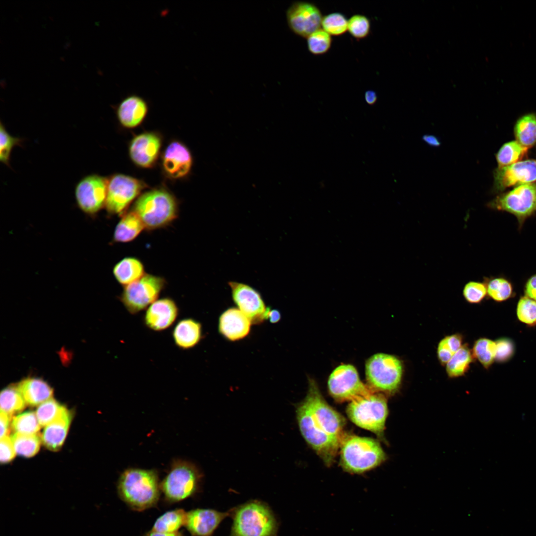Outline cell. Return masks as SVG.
<instances>
[{"instance_id":"obj_1","label":"cell","mask_w":536,"mask_h":536,"mask_svg":"<svg viewBox=\"0 0 536 536\" xmlns=\"http://www.w3.org/2000/svg\"><path fill=\"white\" fill-rule=\"evenodd\" d=\"M117 489L124 502L139 511L156 504L161 490L157 472L139 468L125 470L119 477Z\"/></svg>"},{"instance_id":"obj_2","label":"cell","mask_w":536,"mask_h":536,"mask_svg":"<svg viewBox=\"0 0 536 536\" xmlns=\"http://www.w3.org/2000/svg\"><path fill=\"white\" fill-rule=\"evenodd\" d=\"M339 449L340 465L350 473L369 470L383 463L387 458L380 443L370 438L344 435Z\"/></svg>"},{"instance_id":"obj_3","label":"cell","mask_w":536,"mask_h":536,"mask_svg":"<svg viewBox=\"0 0 536 536\" xmlns=\"http://www.w3.org/2000/svg\"><path fill=\"white\" fill-rule=\"evenodd\" d=\"M230 536H277L278 525L270 509L254 500L232 509Z\"/></svg>"},{"instance_id":"obj_4","label":"cell","mask_w":536,"mask_h":536,"mask_svg":"<svg viewBox=\"0 0 536 536\" xmlns=\"http://www.w3.org/2000/svg\"><path fill=\"white\" fill-rule=\"evenodd\" d=\"M133 211L142 221L145 228L154 230L169 225L178 215L174 197L163 190L147 192L135 201Z\"/></svg>"},{"instance_id":"obj_5","label":"cell","mask_w":536,"mask_h":536,"mask_svg":"<svg viewBox=\"0 0 536 536\" xmlns=\"http://www.w3.org/2000/svg\"><path fill=\"white\" fill-rule=\"evenodd\" d=\"M346 413L357 426L383 437L388 409L387 400L382 394L372 393L351 401Z\"/></svg>"},{"instance_id":"obj_6","label":"cell","mask_w":536,"mask_h":536,"mask_svg":"<svg viewBox=\"0 0 536 536\" xmlns=\"http://www.w3.org/2000/svg\"><path fill=\"white\" fill-rule=\"evenodd\" d=\"M367 382L373 391L393 395L400 388L402 376V365L396 356L378 353L366 363Z\"/></svg>"},{"instance_id":"obj_7","label":"cell","mask_w":536,"mask_h":536,"mask_svg":"<svg viewBox=\"0 0 536 536\" xmlns=\"http://www.w3.org/2000/svg\"><path fill=\"white\" fill-rule=\"evenodd\" d=\"M296 417L300 432L311 448L324 463L331 465L339 449L340 442L319 430L315 425L307 401L299 403L296 409Z\"/></svg>"},{"instance_id":"obj_8","label":"cell","mask_w":536,"mask_h":536,"mask_svg":"<svg viewBox=\"0 0 536 536\" xmlns=\"http://www.w3.org/2000/svg\"><path fill=\"white\" fill-rule=\"evenodd\" d=\"M487 206L514 215L521 228L526 220L536 213V182L519 185L501 194Z\"/></svg>"},{"instance_id":"obj_9","label":"cell","mask_w":536,"mask_h":536,"mask_svg":"<svg viewBox=\"0 0 536 536\" xmlns=\"http://www.w3.org/2000/svg\"><path fill=\"white\" fill-rule=\"evenodd\" d=\"M307 402L315 425L323 433L341 441L345 419L325 400L316 382L309 379V388L305 398Z\"/></svg>"},{"instance_id":"obj_10","label":"cell","mask_w":536,"mask_h":536,"mask_svg":"<svg viewBox=\"0 0 536 536\" xmlns=\"http://www.w3.org/2000/svg\"><path fill=\"white\" fill-rule=\"evenodd\" d=\"M199 481V473L193 465L178 461L172 465L161 482L160 489L167 500L178 502L193 495L198 488Z\"/></svg>"},{"instance_id":"obj_11","label":"cell","mask_w":536,"mask_h":536,"mask_svg":"<svg viewBox=\"0 0 536 536\" xmlns=\"http://www.w3.org/2000/svg\"><path fill=\"white\" fill-rule=\"evenodd\" d=\"M165 283L163 277L145 274L137 280L124 286L120 300L130 314L136 315L158 299Z\"/></svg>"},{"instance_id":"obj_12","label":"cell","mask_w":536,"mask_h":536,"mask_svg":"<svg viewBox=\"0 0 536 536\" xmlns=\"http://www.w3.org/2000/svg\"><path fill=\"white\" fill-rule=\"evenodd\" d=\"M328 389L337 402L352 401L367 396L373 391L360 380L356 368L350 364H342L330 376Z\"/></svg>"},{"instance_id":"obj_13","label":"cell","mask_w":536,"mask_h":536,"mask_svg":"<svg viewBox=\"0 0 536 536\" xmlns=\"http://www.w3.org/2000/svg\"><path fill=\"white\" fill-rule=\"evenodd\" d=\"M143 188L142 183L131 177L118 174L108 182L105 206L112 214L123 212Z\"/></svg>"},{"instance_id":"obj_14","label":"cell","mask_w":536,"mask_h":536,"mask_svg":"<svg viewBox=\"0 0 536 536\" xmlns=\"http://www.w3.org/2000/svg\"><path fill=\"white\" fill-rule=\"evenodd\" d=\"M323 17L316 4L305 1L294 2L286 11L287 22L290 30L306 38L321 29Z\"/></svg>"},{"instance_id":"obj_15","label":"cell","mask_w":536,"mask_h":536,"mask_svg":"<svg viewBox=\"0 0 536 536\" xmlns=\"http://www.w3.org/2000/svg\"><path fill=\"white\" fill-rule=\"evenodd\" d=\"M108 182L99 175L85 176L76 185L75 196L79 208L85 213L93 214L105 205Z\"/></svg>"},{"instance_id":"obj_16","label":"cell","mask_w":536,"mask_h":536,"mask_svg":"<svg viewBox=\"0 0 536 536\" xmlns=\"http://www.w3.org/2000/svg\"><path fill=\"white\" fill-rule=\"evenodd\" d=\"M493 189L495 192L536 182V160H521L507 166L497 168L493 172Z\"/></svg>"},{"instance_id":"obj_17","label":"cell","mask_w":536,"mask_h":536,"mask_svg":"<svg viewBox=\"0 0 536 536\" xmlns=\"http://www.w3.org/2000/svg\"><path fill=\"white\" fill-rule=\"evenodd\" d=\"M229 285L238 309L250 320L252 324H259L266 320L268 308L256 290L242 283L229 282Z\"/></svg>"},{"instance_id":"obj_18","label":"cell","mask_w":536,"mask_h":536,"mask_svg":"<svg viewBox=\"0 0 536 536\" xmlns=\"http://www.w3.org/2000/svg\"><path fill=\"white\" fill-rule=\"evenodd\" d=\"M179 314V309L171 298L157 299L146 309L143 323L148 329L162 332L172 326Z\"/></svg>"},{"instance_id":"obj_19","label":"cell","mask_w":536,"mask_h":536,"mask_svg":"<svg viewBox=\"0 0 536 536\" xmlns=\"http://www.w3.org/2000/svg\"><path fill=\"white\" fill-rule=\"evenodd\" d=\"M231 514L232 509L225 512L208 509H194L187 512L185 526L193 536H211L220 523Z\"/></svg>"},{"instance_id":"obj_20","label":"cell","mask_w":536,"mask_h":536,"mask_svg":"<svg viewBox=\"0 0 536 536\" xmlns=\"http://www.w3.org/2000/svg\"><path fill=\"white\" fill-rule=\"evenodd\" d=\"M161 145L159 137L152 133H145L135 136L130 147L133 161L142 167H151L158 155Z\"/></svg>"},{"instance_id":"obj_21","label":"cell","mask_w":536,"mask_h":536,"mask_svg":"<svg viewBox=\"0 0 536 536\" xmlns=\"http://www.w3.org/2000/svg\"><path fill=\"white\" fill-rule=\"evenodd\" d=\"M252 322L239 309L231 308L220 316L219 333L226 339L235 341L246 337L250 333Z\"/></svg>"},{"instance_id":"obj_22","label":"cell","mask_w":536,"mask_h":536,"mask_svg":"<svg viewBox=\"0 0 536 536\" xmlns=\"http://www.w3.org/2000/svg\"><path fill=\"white\" fill-rule=\"evenodd\" d=\"M192 158L188 148L179 142L170 143L166 149L163 165L166 173L174 178H181L189 172Z\"/></svg>"},{"instance_id":"obj_23","label":"cell","mask_w":536,"mask_h":536,"mask_svg":"<svg viewBox=\"0 0 536 536\" xmlns=\"http://www.w3.org/2000/svg\"><path fill=\"white\" fill-rule=\"evenodd\" d=\"M72 413L66 407L53 422L44 427L41 435L42 443L48 449L60 450L66 439L72 419Z\"/></svg>"},{"instance_id":"obj_24","label":"cell","mask_w":536,"mask_h":536,"mask_svg":"<svg viewBox=\"0 0 536 536\" xmlns=\"http://www.w3.org/2000/svg\"><path fill=\"white\" fill-rule=\"evenodd\" d=\"M172 336L175 345L179 349H192L197 345L202 339L201 324L192 318L182 319L174 327Z\"/></svg>"},{"instance_id":"obj_25","label":"cell","mask_w":536,"mask_h":536,"mask_svg":"<svg viewBox=\"0 0 536 536\" xmlns=\"http://www.w3.org/2000/svg\"><path fill=\"white\" fill-rule=\"evenodd\" d=\"M147 111V104L143 98L136 95H131L119 104L117 114L123 126L134 128L142 122Z\"/></svg>"},{"instance_id":"obj_26","label":"cell","mask_w":536,"mask_h":536,"mask_svg":"<svg viewBox=\"0 0 536 536\" xmlns=\"http://www.w3.org/2000/svg\"><path fill=\"white\" fill-rule=\"evenodd\" d=\"M23 398L26 404L39 405L52 398L53 390L43 380L38 378H27L15 386Z\"/></svg>"},{"instance_id":"obj_27","label":"cell","mask_w":536,"mask_h":536,"mask_svg":"<svg viewBox=\"0 0 536 536\" xmlns=\"http://www.w3.org/2000/svg\"><path fill=\"white\" fill-rule=\"evenodd\" d=\"M145 229L144 225L133 210L126 213L116 225L113 239L116 242L127 243L136 238Z\"/></svg>"},{"instance_id":"obj_28","label":"cell","mask_w":536,"mask_h":536,"mask_svg":"<svg viewBox=\"0 0 536 536\" xmlns=\"http://www.w3.org/2000/svg\"><path fill=\"white\" fill-rule=\"evenodd\" d=\"M113 273L117 281L124 286L137 280L145 274L143 264L134 257L122 259L114 267Z\"/></svg>"},{"instance_id":"obj_29","label":"cell","mask_w":536,"mask_h":536,"mask_svg":"<svg viewBox=\"0 0 536 536\" xmlns=\"http://www.w3.org/2000/svg\"><path fill=\"white\" fill-rule=\"evenodd\" d=\"M516 140L529 148L536 144V114L529 113L521 116L514 128Z\"/></svg>"},{"instance_id":"obj_30","label":"cell","mask_w":536,"mask_h":536,"mask_svg":"<svg viewBox=\"0 0 536 536\" xmlns=\"http://www.w3.org/2000/svg\"><path fill=\"white\" fill-rule=\"evenodd\" d=\"M528 150V148L516 140L504 143L496 154L497 168L507 166L521 161Z\"/></svg>"},{"instance_id":"obj_31","label":"cell","mask_w":536,"mask_h":536,"mask_svg":"<svg viewBox=\"0 0 536 536\" xmlns=\"http://www.w3.org/2000/svg\"><path fill=\"white\" fill-rule=\"evenodd\" d=\"M187 512L183 509H175L165 513L155 521L151 531L166 533L177 532L185 526Z\"/></svg>"},{"instance_id":"obj_32","label":"cell","mask_w":536,"mask_h":536,"mask_svg":"<svg viewBox=\"0 0 536 536\" xmlns=\"http://www.w3.org/2000/svg\"><path fill=\"white\" fill-rule=\"evenodd\" d=\"M488 296L494 301L501 302L513 297L514 294L512 284L502 277L484 278Z\"/></svg>"},{"instance_id":"obj_33","label":"cell","mask_w":536,"mask_h":536,"mask_svg":"<svg viewBox=\"0 0 536 536\" xmlns=\"http://www.w3.org/2000/svg\"><path fill=\"white\" fill-rule=\"evenodd\" d=\"M473 358L472 353L468 346L463 345L446 365L448 376L457 378L463 376L468 371Z\"/></svg>"},{"instance_id":"obj_34","label":"cell","mask_w":536,"mask_h":536,"mask_svg":"<svg viewBox=\"0 0 536 536\" xmlns=\"http://www.w3.org/2000/svg\"><path fill=\"white\" fill-rule=\"evenodd\" d=\"M11 438L16 453L20 456L26 458L35 456L39 451L42 442L41 437L37 434H26L14 433Z\"/></svg>"},{"instance_id":"obj_35","label":"cell","mask_w":536,"mask_h":536,"mask_svg":"<svg viewBox=\"0 0 536 536\" xmlns=\"http://www.w3.org/2000/svg\"><path fill=\"white\" fill-rule=\"evenodd\" d=\"M0 411L10 416L19 413L25 408L26 403L15 387L2 390L0 397Z\"/></svg>"},{"instance_id":"obj_36","label":"cell","mask_w":536,"mask_h":536,"mask_svg":"<svg viewBox=\"0 0 536 536\" xmlns=\"http://www.w3.org/2000/svg\"><path fill=\"white\" fill-rule=\"evenodd\" d=\"M496 342L482 337L477 339L473 346L472 355L485 369H488L495 360Z\"/></svg>"},{"instance_id":"obj_37","label":"cell","mask_w":536,"mask_h":536,"mask_svg":"<svg viewBox=\"0 0 536 536\" xmlns=\"http://www.w3.org/2000/svg\"><path fill=\"white\" fill-rule=\"evenodd\" d=\"M11 425L14 433L26 434H37L41 427L36 413L33 411L25 412L14 416Z\"/></svg>"},{"instance_id":"obj_38","label":"cell","mask_w":536,"mask_h":536,"mask_svg":"<svg viewBox=\"0 0 536 536\" xmlns=\"http://www.w3.org/2000/svg\"><path fill=\"white\" fill-rule=\"evenodd\" d=\"M65 406L51 398L38 405L36 414L41 427L46 426L54 421L62 413Z\"/></svg>"},{"instance_id":"obj_39","label":"cell","mask_w":536,"mask_h":536,"mask_svg":"<svg viewBox=\"0 0 536 536\" xmlns=\"http://www.w3.org/2000/svg\"><path fill=\"white\" fill-rule=\"evenodd\" d=\"M348 20L345 16L338 12L329 13L323 17L322 29L331 36H339L347 31Z\"/></svg>"},{"instance_id":"obj_40","label":"cell","mask_w":536,"mask_h":536,"mask_svg":"<svg viewBox=\"0 0 536 536\" xmlns=\"http://www.w3.org/2000/svg\"><path fill=\"white\" fill-rule=\"evenodd\" d=\"M309 51L314 55H321L330 49L332 39L330 35L322 29H320L310 35L307 38Z\"/></svg>"},{"instance_id":"obj_41","label":"cell","mask_w":536,"mask_h":536,"mask_svg":"<svg viewBox=\"0 0 536 536\" xmlns=\"http://www.w3.org/2000/svg\"><path fill=\"white\" fill-rule=\"evenodd\" d=\"M517 316L520 321L529 326H536V301L524 296L518 301Z\"/></svg>"},{"instance_id":"obj_42","label":"cell","mask_w":536,"mask_h":536,"mask_svg":"<svg viewBox=\"0 0 536 536\" xmlns=\"http://www.w3.org/2000/svg\"><path fill=\"white\" fill-rule=\"evenodd\" d=\"M371 22L370 19L362 14H354L348 20L347 31L353 38L362 39L370 34Z\"/></svg>"},{"instance_id":"obj_43","label":"cell","mask_w":536,"mask_h":536,"mask_svg":"<svg viewBox=\"0 0 536 536\" xmlns=\"http://www.w3.org/2000/svg\"><path fill=\"white\" fill-rule=\"evenodd\" d=\"M23 140L19 137L11 136L5 130L2 123L0 126V160L3 164L9 166V159L12 148L16 145H20Z\"/></svg>"},{"instance_id":"obj_44","label":"cell","mask_w":536,"mask_h":536,"mask_svg":"<svg viewBox=\"0 0 536 536\" xmlns=\"http://www.w3.org/2000/svg\"><path fill=\"white\" fill-rule=\"evenodd\" d=\"M463 295L468 303H479L487 295L486 285L484 282L469 281L465 285Z\"/></svg>"},{"instance_id":"obj_45","label":"cell","mask_w":536,"mask_h":536,"mask_svg":"<svg viewBox=\"0 0 536 536\" xmlns=\"http://www.w3.org/2000/svg\"><path fill=\"white\" fill-rule=\"evenodd\" d=\"M495 360L499 363L508 361L513 356L515 347L514 342L508 338H501L496 341Z\"/></svg>"},{"instance_id":"obj_46","label":"cell","mask_w":536,"mask_h":536,"mask_svg":"<svg viewBox=\"0 0 536 536\" xmlns=\"http://www.w3.org/2000/svg\"><path fill=\"white\" fill-rule=\"evenodd\" d=\"M0 461L6 464L12 461L15 456L16 451L11 437L6 435L0 438Z\"/></svg>"},{"instance_id":"obj_47","label":"cell","mask_w":536,"mask_h":536,"mask_svg":"<svg viewBox=\"0 0 536 536\" xmlns=\"http://www.w3.org/2000/svg\"><path fill=\"white\" fill-rule=\"evenodd\" d=\"M437 353L438 360L442 365H446L455 354L449 346L446 336L439 342Z\"/></svg>"},{"instance_id":"obj_48","label":"cell","mask_w":536,"mask_h":536,"mask_svg":"<svg viewBox=\"0 0 536 536\" xmlns=\"http://www.w3.org/2000/svg\"><path fill=\"white\" fill-rule=\"evenodd\" d=\"M524 292L525 296L536 301V274L531 276L527 281Z\"/></svg>"},{"instance_id":"obj_49","label":"cell","mask_w":536,"mask_h":536,"mask_svg":"<svg viewBox=\"0 0 536 536\" xmlns=\"http://www.w3.org/2000/svg\"><path fill=\"white\" fill-rule=\"evenodd\" d=\"M448 343L453 352L456 353L463 346V337L461 334H455L446 336Z\"/></svg>"},{"instance_id":"obj_50","label":"cell","mask_w":536,"mask_h":536,"mask_svg":"<svg viewBox=\"0 0 536 536\" xmlns=\"http://www.w3.org/2000/svg\"><path fill=\"white\" fill-rule=\"evenodd\" d=\"M11 416L5 413L4 412L0 411V438L7 435L8 432L9 426L10 421L11 420Z\"/></svg>"},{"instance_id":"obj_51","label":"cell","mask_w":536,"mask_h":536,"mask_svg":"<svg viewBox=\"0 0 536 536\" xmlns=\"http://www.w3.org/2000/svg\"><path fill=\"white\" fill-rule=\"evenodd\" d=\"M280 318V313L278 310L274 309L270 310L269 309H267L266 319H268L269 322L272 323H275L278 322Z\"/></svg>"},{"instance_id":"obj_52","label":"cell","mask_w":536,"mask_h":536,"mask_svg":"<svg viewBox=\"0 0 536 536\" xmlns=\"http://www.w3.org/2000/svg\"><path fill=\"white\" fill-rule=\"evenodd\" d=\"M422 139L429 145L433 147H438L441 145L439 139L435 135L425 134L422 136Z\"/></svg>"},{"instance_id":"obj_53","label":"cell","mask_w":536,"mask_h":536,"mask_svg":"<svg viewBox=\"0 0 536 536\" xmlns=\"http://www.w3.org/2000/svg\"><path fill=\"white\" fill-rule=\"evenodd\" d=\"M364 98L366 102L368 105H373L377 102L378 97L375 91L368 90L365 92Z\"/></svg>"},{"instance_id":"obj_54","label":"cell","mask_w":536,"mask_h":536,"mask_svg":"<svg viewBox=\"0 0 536 536\" xmlns=\"http://www.w3.org/2000/svg\"><path fill=\"white\" fill-rule=\"evenodd\" d=\"M145 536H182V535L178 532L172 533H166L151 531L147 533Z\"/></svg>"}]
</instances>
